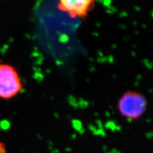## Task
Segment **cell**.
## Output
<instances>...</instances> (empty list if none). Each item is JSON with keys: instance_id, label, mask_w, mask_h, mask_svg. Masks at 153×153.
Listing matches in <instances>:
<instances>
[{"instance_id": "6da1fadb", "label": "cell", "mask_w": 153, "mask_h": 153, "mask_svg": "<svg viewBox=\"0 0 153 153\" xmlns=\"http://www.w3.org/2000/svg\"><path fill=\"white\" fill-rule=\"evenodd\" d=\"M147 108V100L142 93L128 91L117 102V110L121 116L130 120H137L144 114Z\"/></svg>"}, {"instance_id": "7a4b0ae2", "label": "cell", "mask_w": 153, "mask_h": 153, "mask_svg": "<svg viewBox=\"0 0 153 153\" xmlns=\"http://www.w3.org/2000/svg\"><path fill=\"white\" fill-rule=\"evenodd\" d=\"M22 83L17 70L12 65L0 64V98L10 99L22 89Z\"/></svg>"}, {"instance_id": "3957f363", "label": "cell", "mask_w": 153, "mask_h": 153, "mask_svg": "<svg viewBox=\"0 0 153 153\" xmlns=\"http://www.w3.org/2000/svg\"><path fill=\"white\" fill-rule=\"evenodd\" d=\"M94 3L91 0H63L59 2L57 7L71 16L83 17L92 10Z\"/></svg>"}, {"instance_id": "277c9868", "label": "cell", "mask_w": 153, "mask_h": 153, "mask_svg": "<svg viewBox=\"0 0 153 153\" xmlns=\"http://www.w3.org/2000/svg\"><path fill=\"white\" fill-rule=\"evenodd\" d=\"M0 153H7L5 145L1 142H0Z\"/></svg>"}]
</instances>
